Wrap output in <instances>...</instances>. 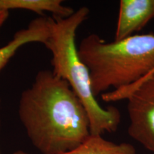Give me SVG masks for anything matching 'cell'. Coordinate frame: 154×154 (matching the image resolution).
<instances>
[{
    "instance_id": "obj_4",
    "label": "cell",
    "mask_w": 154,
    "mask_h": 154,
    "mask_svg": "<svg viewBox=\"0 0 154 154\" xmlns=\"http://www.w3.org/2000/svg\"><path fill=\"white\" fill-rule=\"evenodd\" d=\"M104 101L128 99V135L154 153V72L136 84L101 94Z\"/></svg>"
},
{
    "instance_id": "obj_7",
    "label": "cell",
    "mask_w": 154,
    "mask_h": 154,
    "mask_svg": "<svg viewBox=\"0 0 154 154\" xmlns=\"http://www.w3.org/2000/svg\"><path fill=\"white\" fill-rule=\"evenodd\" d=\"M24 9L43 15L45 12L51 13L52 16L70 17L75 12L72 7L64 6L61 0H0V10Z\"/></svg>"
},
{
    "instance_id": "obj_3",
    "label": "cell",
    "mask_w": 154,
    "mask_h": 154,
    "mask_svg": "<svg viewBox=\"0 0 154 154\" xmlns=\"http://www.w3.org/2000/svg\"><path fill=\"white\" fill-rule=\"evenodd\" d=\"M89 9L79 8L70 17H49V36L44 46L51 53L53 74L65 80L88 113L91 136L114 132L121 123L117 108H103L92 92L89 72L81 60L76 44V32L88 19Z\"/></svg>"
},
{
    "instance_id": "obj_6",
    "label": "cell",
    "mask_w": 154,
    "mask_h": 154,
    "mask_svg": "<svg viewBox=\"0 0 154 154\" xmlns=\"http://www.w3.org/2000/svg\"><path fill=\"white\" fill-rule=\"evenodd\" d=\"M49 36V17L43 16L34 19L26 29L17 32L10 42L0 48V72L21 47L34 42L44 45Z\"/></svg>"
},
{
    "instance_id": "obj_11",
    "label": "cell",
    "mask_w": 154,
    "mask_h": 154,
    "mask_svg": "<svg viewBox=\"0 0 154 154\" xmlns=\"http://www.w3.org/2000/svg\"><path fill=\"white\" fill-rule=\"evenodd\" d=\"M0 103H1V99H0Z\"/></svg>"
},
{
    "instance_id": "obj_8",
    "label": "cell",
    "mask_w": 154,
    "mask_h": 154,
    "mask_svg": "<svg viewBox=\"0 0 154 154\" xmlns=\"http://www.w3.org/2000/svg\"><path fill=\"white\" fill-rule=\"evenodd\" d=\"M13 154H31L17 151ZM61 154H136L134 146L128 143H113L102 136H90L74 149Z\"/></svg>"
},
{
    "instance_id": "obj_10",
    "label": "cell",
    "mask_w": 154,
    "mask_h": 154,
    "mask_svg": "<svg viewBox=\"0 0 154 154\" xmlns=\"http://www.w3.org/2000/svg\"><path fill=\"white\" fill-rule=\"evenodd\" d=\"M153 6H154V0H153Z\"/></svg>"
},
{
    "instance_id": "obj_1",
    "label": "cell",
    "mask_w": 154,
    "mask_h": 154,
    "mask_svg": "<svg viewBox=\"0 0 154 154\" xmlns=\"http://www.w3.org/2000/svg\"><path fill=\"white\" fill-rule=\"evenodd\" d=\"M19 118L42 154H61L91 136L88 113L66 81L41 70L21 94Z\"/></svg>"
},
{
    "instance_id": "obj_9",
    "label": "cell",
    "mask_w": 154,
    "mask_h": 154,
    "mask_svg": "<svg viewBox=\"0 0 154 154\" xmlns=\"http://www.w3.org/2000/svg\"><path fill=\"white\" fill-rule=\"evenodd\" d=\"M9 16V11L0 10V27L5 24V22L7 20Z\"/></svg>"
},
{
    "instance_id": "obj_5",
    "label": "cell",
    "mask_w": 154,
    "mask_h": 154,
    "mask_svg": "<svg viewBox=\"0 0 154 154\" xmlns=\"http://www.w3.org/2000/svg\"><path fill=\"white\" fill-rule=\"evenodd\" d=\"M153 17V0H121L114 41L134 35Z\"/></svg>"
},
{
    "instance_id": "obj_2",
    "label": "cell",
    "mask_w": 154,
    "mask_h": 154,
    "mask_svg": "<svg viewBox=\"0 0 154 154\" xmlns=\"http://www.w3.org/2000/svg\"><path fill=\"white\" fill-rule=\"evenodd\" d=\"M89 72L94 96L136 84L154 72V34H134L120 41L106 42L91 34L77 47Z\"/></svg>"
}]
</instances>
